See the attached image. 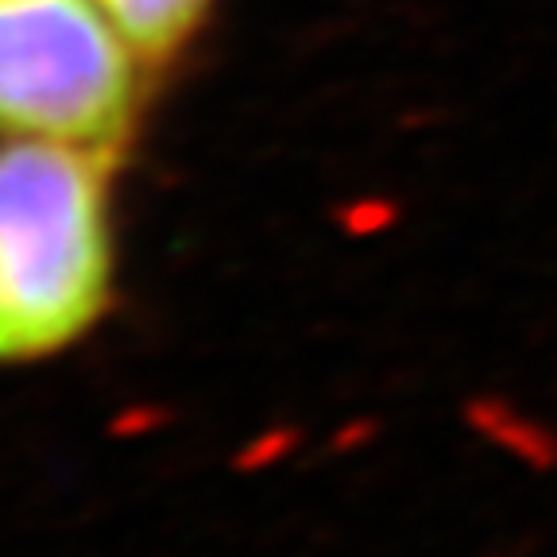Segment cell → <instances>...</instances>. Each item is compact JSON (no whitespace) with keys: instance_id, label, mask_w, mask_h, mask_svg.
Masks as SVG:
<instances>
[{"instance_id":"cell-1","label":"cell","mask_w":557,"mask_h":557,"mask_svg":"<svg viewBox=\"0 0 557 557\" xmlns=\"http://www.w3.org/2000/svg\"><path fill=\"white\" fill-rule=\"evenodd\" d=\"M113 156L51 139L0 144V364L74 345L113 290Z\"/></svg>"},{"instance_id":"cell-2","label":"cell","mask_w":557,"mask_h":557,"mask_svg":"<svg viewBox=\"0 0 557 557\" xmlns=\"http://www.w3.org/2000/svg\"><path fill=\"white\" fill-rule=\"evenodd\" d=\"M139 54L94 0H0V136L121 156Z\"/></svg>"},{"instance_id":"cell-3","label":"cell","mask_w":557,"mask_h":557,"mask_svg":"<svg viewBox=\"0 0 557 557\" xmlns=\"http://www.w3.org/2000/svg\"><path fill=\"white\" fill-rule=\"evenodd\" d=\"M139 62H166L206 24L213 0H94Z\"/></svg>"}]
</instances>
